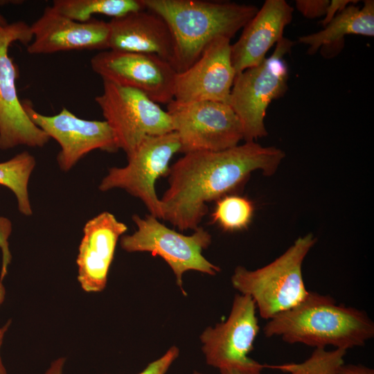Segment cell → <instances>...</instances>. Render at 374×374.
<instances>
[{"label":"cell","instance_id":"11","mask_svg":"<svg viewBox=\"0 0 374 374\" xmlns=\"http://www.w3.org/2000/svg\"><path fill=\"white\" fill-rule=\"evenodd\" d=\"M90 64L103 80L139 90L157 104L174 100L177 72L157 55L108 49L93 56Z\"/></svg>","mask_w":374,"mask_h":374},{"label":"cell","instance_id":"26","mask_svg":"<svg viewBox=\"0 0 374 374\" xmlns=\"http://www.w3.org/2000/svg\"><path fill=\"white\" fill-rule=\"evenodd\" d=\"M264 367V365L254 360L247 365L229 366L219 370L220 374H262Z\"/></svg>","mask_w":374,"mask_h":374},{"label":"cell","instance_id":"25","mask_svg":"<svg viewBox=\"0 0 374 374\" xmlns=\"http://www.w3.org/2000/svg\"><path fill=\"white\" fill-rule=\"evenodd\" d=\"M329 0H296V8L303 16L314 19L325 16Z\"/></svg>","mask_w":374,"mask_h":374},{"label":"cell","instance_id":"1","mask_svg":"<svg viewBox=\"0 0 374 374\" xmlns=\"http://www.w3.org/2000/svg\"><path fill=\"white\" fill-rule=\"evenodd\" d=\"M285 156L278 148L255 141L184 154L169 168L168 188L160 199L162 220L180 231L196 230L208 211V202L235 190L255 170L272 176Z\"/></svg>","mask_w":374,"mask_h":374},{"label":"cell","instance_id":"6","mask_svg":"<svg viewBox=\"0 0 374 374\" xmlns=\"http://www.w3.org/2000/svg\"><path fill=\"white\" fill-rule=\"evenodd\" d=\"M159 219L148 214L142 218L132 216L136 230L121 237V248L127 252H150L162 258L174 273L176 284L186 296L183 287V275L190 270L215 276L221 269L202 255L212 241L210 233L199 226L190 235L169 229Z\"/></svg>","mask_w":374,"mask_h":374},{"label":"cell","instance_id":"8","mask_svg":"<svg viewBox=\"0 0 374 374\" xmlns=\"http://www.w3.org/2000/svg\"><path fill=\"white\" fill-rule=\"evenodd\" d=\"M177 152H180V143L175 132L148 136L127 157L125 166L109 169L98 188L102 192L123 189L139 198L150 215L162 220L155 183L160 177L168 175L170 159Z\"/></svg>","mask_w":374,"mask_h":374},{"label":"cell","instance_id":"5","mask_svg":"<svg viewBox=\"0 0 374 374\" xmlns=\"http://www.w3.org/2000/svg\"><path fill=\"white\" fill-rule=\"evenodd\" d=\"M294 42L283 37L273 53L258 65L236 74L228 104L239 118L245 141L267 135L264 119L272 100L283 97L288 89L289 69L285 55Z\"/></svg>","mask_w":374,"mask_h":374},{"label":"cell","instance_id":"24","mask_svg":"<svg viewBox=\"0 0 374 374\" xmlns=\"http://www.w3.org/2000/svg\"><path fill=\"white\" fill-rule=\"evenodd\" d=\"M179 355V349L172 346L159 358L152 361L138 374H166Z\"/></svg>","mask_w":374,"mask_h":374},{"label":"cell","instance_id":"31","mask_svg":"<svg viewBox=\"0 0 374 374\" xmlns=\"http://www.w3.org/2000/svg\"><path fill=\"white\" fill-rule=\"evenodd\" d=\"M4 296H5V290L2 284V281L0 280V305L3 301Z\"/></svg>","mask_w":374,"mask_h":374},{"label":"cell","instance_id":"4","mask_svg":"<svg viewBox=\"0 0 374 374\" xmlns=\"http://www.w3.org/2000/svg\"><path fill=\"white\" fill-rule=\"evenodd\" d=\"M317 242L309 233L299 237L280 256L255 270L238 266L231 276V284L240 294L249 296L259 315L267 321L290 310L308 296L303 278L302 265Z\"/></svg>","mask_w":374,"mask_h":374},{"label":"cell","instance_id":"15","mask_svg":"<svg viewBox=\"0 0 374 374\" xmlns=\"http://www.w3.org/2000/svg\"><path fill=\"white\" fill-rule=\"evenodd\" d=\"M30 27L33 35L27 47L30 54L108 49V22L94 18L85 22L76 21L61 15L53 6L46 7Z\"/></svg>","mask_w":374,"mask_h":374},{"label":"cell","instance_id":"23","mask_svg":"<svg viewBox=\"0 0 374 374\" xmlns=\"http://www.w3.org/2000/svg\"><path fill=\"white\" fill-rule=\"evenodd\" d=\"M346 350L315 348L311 355L300 363H287L270 367L287 374H338L344 364Z\"/></svg>","mask_w":374,"mask_h":374},{"label":"cell","instance_id":"17","mask_svg":"<svg viewBox=\"0 0 374 374\" xmlns=\"http://www.w3.org/2000/svg\"><path fill=\"white\" fill-rule=\"evenodd\" d=\"M294 8L285 0H267L243 28L231 46V59L236 74L258 65L269 50L283 37L292 20Z\"/></svg>","mask_w":374,"mask_h":374},{"label":"cell","instance_id":"27","mask_svg":"<svg viewBox=\"0 0 374 374\" xmlns=\"http://www.w3.org/2000/svg\"><path fill=\"white\" fill-rule=\"evenodd\" d=\"M359 1L332 0L327 7L326 15L321 24L323 27L327 25L337 14L344 10L350 4L357 3Z\"/></svg>","mask_w":374,"mask_h":374},{"label":"cell","instance_id":"2","mask_svg":"<svg viewBox=\"0 0 374 374\" xmlns=\"http://www.w3.org/2000/svg\"><path fill=\"white\" fill-rule=\"evenodd\" d=\"M263 333L290 344L347 350L364 346L374 337V323L364 311L309 292L299 304L267 320Z\"/></svg>","mask_w":374,"mask_h":374},{"label":"cell","instance_id":"22","mask_svg":"<svg viewBox=\"0 0 374 374\" xmlns=\"http://www.w3.org/2000/svg\"><path fill=\"white\" fill-rule=\"evenodd\" d=\"M253 210V203L247 198L238 195H225L217 200L212 220L224 231H239L249 225Z\"/></svg>","mask_w":374,"mask_h":374},{"label":"cell","instance_id":"12","mask_svg":"<svg viewBox=\"0 0 374 374\" xmlns=\"http://www.w3.org/2000/svg\"><path fill=\"white\" fill-rule=\"evenodd\" d=\"M31 121L60 146L57 156L60 169L70 170L84 155L94 150L116 152L115 136L105 121L80 118L66 107L53 116L43 115L34 109L29 100L21 102Z\"/></svg>","mask_w":374,"mask_h":374},{"label":"cell","instance_id":"21","mask_svg":"<svg viewBox=\"0 0 374 374\" xmlns=\"http://www.w3.org/2000/svg\"><path fill=\"white\" fill-rule=\"evenodd\" d=\"M35 165V157L28 151L0 163V185L8 188L15 194L18 209L26 216L33 214L28 185Z\"/></svg>","mask_w":374,"mask_h":374},{"label":"cell","instance_id":"10","mask_svg":"<svg viewBox=\"0 0 374 374\" xmlns=\"http://www.w3.org/2000/svg\"><path fill=\"white\" fill-rule=\"evenodd\" d=\"M33 40L30 27L19 21L0 27V149L18 145L42 148L49 136L28 118L16 89V69L8 55L16 41L28 44Z\"/></svg>","mask_w":374,"mask_h":374},{"label":"cell","instance_id":"14","mask_svg":"<svg viewBox=\"0 0 374 374\" xmlns=\"http://www.w3.org/2000/svg\"><path fill=\"white\" fill-rule=\"evenodd\" d=\"M231 39L218 37L205 48L188 69L177 73L174 100L227 103L236 75L231 59Z\"/></svg>","mask_w":374,"mask_h":374},{"label":"cell","instance_id":"32","mask_svg":"<svg viewBox=\"0 0 374 374\" xmlns=\"http://www.w3.org/2000/svg\"><path fill=\"white\" fill-rule=\"evenodd\" d=\"M8 24L6 18L0 13V27L4 26Z\"/></svg>","mask_w":374,"mask_h":374},{"label":"cell","instance_id":"28","mask_svg":"<svg viewBox=\"0 0 374 374\" xmlns=\"http://www.w3.org/2000/svg\"><path fill=\"white\" fill-rule=\"evenodd\" d=\"M338 374H374V370L361 364H345L340 367Z\"/></svg>","mask_w":374,"mask_h":374},{"label":"cell","instance_id":"33","mask_svg":"<svg viewBox=\"0 0 374 374\" xmlns=\"http://www.w3.org/2000/svg\"><path fill=\"white\" fill-rule=\"evenodd\" d=\"M193 374H206V373H201L199 371H193Z\"/></svg>","mask_w":374,"mask_h":374},{"label":"cell","instance_id":"20","mask_svg":"<svg viewBox=\"0 0 374 374\" xmlns=\"http://www.w3.org/2000/svg\"><path fill=\"white\" fill-rule=\"evenodd\" d=\"M52 6L61 15L79 22L89 21L95 14L118 18L145 9L141 0H55Z\"/></svg>","mask_w":374,"mask_h":374},{"label":"cell","instance_id":"29","mask_svg":"<svg viewBox=\"0 0 374 374\" xmlns=\"http://www.w3.org/2000/svg\"><path fill=\"white\" fill-rule=\"evenodd\" d=\"M65 359L62 357L55 360L45 374H62Z\"/></svg>","mask_w":374,"mask_h":374},{"label":"cell","instance_id":"30","mask_svg":"<svg viewBox=\"0 0 374 374\" xmlns=\"http://www.w3.org/2000/svg\"><path fill=\"white\" fill-rule=\"evenodd\" d=\"M10 325V321L8 322L5 326H3L2 328H0V347L2 344L4 334L7 329L8 328V326ZM0 374H6V371L2 364L1 357H0Z\"/></svg>","mask_w":374,"mask_h":374},{"label":"cell","instance_id":"18","mask_svg":"<svg viewBox=\"0 0 374 374\" xmlns=\"http://www.w3.org/2000/svg\"><path fill=\"white\" fill-rule=\"evenodd\" d=\"M108 49L152 54L170 62L174 52L171 31L162 17L141 10L108 22Z\"/></svg>","mask_w":374,"mask_h":374},{"label":"cell","instance_id":"19","mask_svg":"<svg viewBox=\"0 0 374 374\" xmlns=\"http://www.w3.org/2000/svg\"><path fill=\"white\" fill-rule=\"evenodd\" d=\"M347 35H374V1L366 0L362 8L351 4L337 14L324 28L317 33L299 37L298 42L308 46V53L313 55L326 46L344 42Z\"/></svg>","mask_w":374,"mask_h":374},{"label":"cell","instance_id":"9","mask_svg":"<svg viewBox=\"0 0 374 374\" xmlns=\"http://www.w3.org/2000/svg\"><path fill=\"white\" fill-rule=\"evenodd\" d=\"M177 134L180 152L221 151L244 140L241 122L229 104L215 101H171L167 111Z\"/></svg>","mask_w":374,"mask_h":374},{"label":"cell","instance_id":"16","mask_svg":"<svg viewBox=\"0 0 374 374\" xmlns=\"http://www.w3.org/2000/svg\"><path fill=\"white\" fill-rule=\"evenodd\" d=\"M127 230L126 224L107 211L86 222L76 260L78 279L85 292L105 289L117 242Z\"/></svg>","mask_w":374,"mask_h":374},{"label":"cell","instance_id":"7","mask_svg":"<svg viewBox=\"0 0 374 374\" xmlns=\"http://www.w3.org/2000/svg\"><path fill=\"white\" fill-rule=\"evenodd\" d=\"M103 81V93L95 100L118 148L127 157L145 137L173 131L168 113L146 95L133 88Z\"/></svg>","mask_w":374,"mask_h":374},{"label":"cell","instance_id":"13","mask_svg":"<svg viewBox=\"0 0 374 374\" xmlns=\"http://www.w3.org/2000/svg\"><path fill=\"white\" fill-rule=\"evenodd\" d=\"M256 311L249 296L237 294L226 320L202 332V350L208 366L220 369L254 361L248 355L260 330Z\"/></svg>","mask_w":374,"mask_h":374},{"label":"cell","instance_id":"3","mask_svg":"<svg viewBox=\"0 0 374 374\" xmlns=\"http://www.w3.org/2000/svg\"><path fill=\"white\" fill-rule=\"evenodd\" d=\"M168 24L174 42L170 64L177 73L188 69L215 38L230 39L258 10L253 5L203 0H141Z\"/></svg>","mask_w":374,"mask_h":374}]
</instances>
